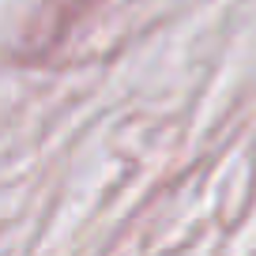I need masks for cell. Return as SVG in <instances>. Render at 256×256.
<instances>
[{"label":"cell","instance_id":"cell-1","mask_svg":"<svg viewBox=\"0 0 256 256\" xmlns=\"http://www.w3.org/2000/svg\"><path fill=\"white\" fill-rule=\"evenodd\" d=\"M98 4H102V0H42L34 19H30V38L26 42H30L34 49L60 46V38H68Z\"/></svg>","mask_w":256,"mask_h":256}]
</instances>
